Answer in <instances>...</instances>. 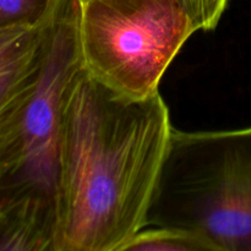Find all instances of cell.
Returning <instances> with one entry per match:
<instances>
[{"label":"cell","instance_id":"3","mask_svg":"<svg viewBox=\"0 0 251 251\" xmlns=\"http://www.w3.org/2000/svg\"><path fill=\"white\" fill-rule=\"evenodd\" d=\"M146 227L190 230L217 251H251V127L173 129Z\"/></svg>","mask_w":251,"mask_h":251},{"label":"cell","instance_id":"4","mask_svg":"<svg viewBox=\"0 0 251 251\" xmlns=\"http://www.w3.org/2000/svg\"><path fill=\"white\" fill-rule=\"evenodd\" d=\"M198 31L178 0L78 1L82 69L119 95L146 100L185 42Z\"/></svg>","mask_w":251,"mask_h":251},{"label":"cell","instance_id":"6","mask_svg":"<svg viewBox=\"0 0 251 251\" xmlns=\"http://www.w3.org/2000/svg\"><path fill=\"white\" fill-rule=\"evenodd\" d=\"M122 251H217L215 245L190 230L174 227H146Z\"/></svg>","mask_w":251,"mask_h":251},{"label":"cell","instance_id":"5","mask_svg":"<svg viewBox=\"0 0 251 251\" xmlns=\"http://www.w3.org/2000/svg\"><path fill=\"white\" fill-rule=\"evenodd\" d=\"M55 16L36 28L0 29V167L19 137L41 80Z\"/></svg>","mask_w":251,"mask_h":251},{"label":"cell","instance_id":"9","mask_svg":"<svg viewBox=\"0 0 251 251\" xmlns=\"http://www.w3.org/2000/svg\"><path fill=\"white\" fill-rule=\"evenodd\" d=\"M77 1H80V2H82V1H86V0H77Z\"/></svg>","mask_w":251,"mask_h":251},{"label":"cell","instance_id":"2","mask_svg":"<svg viewBox=\"0 0 251 251\" xmlns=\"http://www.w3.org/2000/svg\"><path fill=\"white\" fill-rule=\"evenodd\" d=\"M77 12V0H63L41 80L0 167V244L5 250L53 251L64 105L82 68Z\"/></svg>","mask_w":251,"mask_h":251},{"label":"cell","instance_id":"1","mask_svg":"<svg viewBox=\"0 0 251 251\" xmlns=\"http://www.w3.org/2000/svg\"><path fill=\"white\" fill-rule=\"evenodd\" d=\"M172 132L159 92L131 100L81 68L64 105L53 251H122L144 229Z\"/></svg>","mask_w":251,"mask_h":251},{"label":"cell","instance_id":"7","mask_svg":"<svg viewBox=\"0 0 251 251\" xmlns=\"http://www.w3.org/2000/svg\"><path fill=\"white\" fill-rule=\"evenodd\" d=\"M63 0H0V29L36 28L48 24Z\"/></svg>","mask_w":251,"mask_h":251},{"label":"cell","instance_id":"8","mask_svg":"<svg viewBox=\"0 0 251 251\" xmlns=\"http://www.w3.org/2000/svg\"><path fill=\"white\" fill-rule=\"evenodd\" d=\"M195 24L196 28L211 31L217 27L228 0H178Z\"/></svg>","mask_w":251,"mask_h":251},{"label":"cell","instance_id":"10","mask_svg":"<svg viewBox=\"0 0 251 251\" xmlns=\"http://www.w3.org/2000/svg\"><path fill=\"white\" fill-rule=\"evenodd\" d=\"M0 217H1V213H0Z\"/></svg>","mask_w":251,"mask_h":251}]
</instances>
